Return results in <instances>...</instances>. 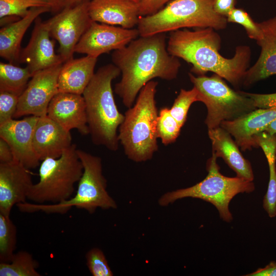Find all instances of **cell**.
Returning <instances> with one entry per match:
<instances>
[{
  "instance_id": "ab89813d",
  "label": "cell",
  "mask_w": 276,
  "mask_h": 276,
  "mask_svg": "<svg viewBox=\"0 0 276 276\" xmlns=\"http://www.w3.org/2000/svg\"><path fill=\"white\" fill-rule=\"evenodd\" d=\"M264 131L270 135L276 134V119L265 127L261 132Z\"/></svg>"
},
{
  "instance_id": "5b68a950",
  "label": "cell",
  "mask_w": 276,
  "mask_h": 276,
  "mask_svg": "<svg viewBox=\"0 0 276 276\" xmlns=\"http://www.w3.org/2000/svg\"><path fill=\"white\" fill-rule=\"evenodd\" d=\"M214 1L172 0L155 14L140 16L137 26L140 36H151L188 28L223 30L227 27L226 17L215 11Z\"/></svg>"
},
{
  "instance_id": "44dd1931",
  "label": "cell",
  "mask_w": 276,
  "mask_h": 276,
  "mask_svg": "<svg viewBox=\"0 0 276 276\" xmlns=\"http://www.w3.org/2000/svg\"><path fill=\"white\" fill-rule=\"evenodd\" d=\"M208 135L211 141L212 152L215 156L221 157L236 173V176L253 181L254 175L251 164L243 157L231 134L219 126L208 129Z\"/></svg>"
},
{
  "instance_id": "4dcf8cb0",
  "label": "cell",
  "mask_w": 276,
  "mask_h": 276,
  "mask_svg": "<svg viewBox=\"0 0 276 276\" xmlns=\"http://www.w3.org/2000/svg\"><path fill=\"white\" fill-rule=\"evenodd\" d=\"M226 19L227 22L242 26L250 39L257 41L262 37V32L258 22H255L244 10L235 7L227 15Z\"/></svg>"
},
{
  "instance_id": "60d3db41",
  "label": "cell",
  "mask_w": 276,
  "mask_h": 276,
  "mask_svg": "<svg viewBox=\"0 0 276 276\" xmlns=\"http://www.w3.org/2000/svg\"><path fill=\"white\" fill-rule=\"evenodd\" d=\"M131 1L134 2L136 3H138V4H139V3H140V0H131Z\"/></svg>"
},
{
  "instance_id": "8992f818",
  "label": "cell",
  "mask_w": 276,
  "mask_h": 276,
  "mask_svg": "<svg viewBox=\"0 0 276 276\" xmlns=\"http://www.w3.org/2000/svg\"><path fill=\"white\" fill-rule=\"evenodd\" d=\"M77 153L82 163L83 171L74 197L61 203L52 204L26 201L16 204L18 209L25 213L41 211L48 214H63L73 207L85 210L90 214L98 208L116 209V201L106 190L107 181L103 174L101 158L80 149H77Z\"/></svg>"
},
{
  "instance_id": "d590c367",
  "label": "cell",
  "mask_w": 276,
  "mask_h": 276,
  "mask_svg": "<svg viewBox=\"0 0 276 276\" xmlns=\"http://www.w3.org/2000/svg\"><path fill=\"white\" fill-rule=\"evenodd\" d=\"M237 0H215L214 9L222 16L226 17L229 13L235 8Z\"/></svg>"
},
{
  "instance_id": "cb8c5ba5",
  "label": "cell",
  "mask_w": 276,
  "mask_h": 276,
  "mask_svg": "<svg viewBox=\"0 0 276 276\" xmlns=\"http://www.w3.org/2000/svg\"><path fill=\"white\" fill-rule=\"evenodd\" d=\"M32 75L29 69L11 63H0V91L20 96Z\"/></svg>"
},
{
  "instance_id": "83f0119b",
  "label": "cell",
  "mask_w": 276,
  "mask_h": 276,
  "mask_svg": "<svg viewBox=\"0 0 276 276\" xmlns=\"http://www.w3.org/2000/svg\"><path fill=\"white\" fill-rule=\"evenodd\" d=\"M181 127L170 113V108H161L158 112L156 133L157 138L165 145L175 142L178 137Z\"/></svg>"
},
{
  "instance_id": "d6986e66",
  "label": "cell",
  "mask_w": 276,
  "mask_h": 276,
  "mask_svg": "<svg viewBox=\"0 0 276 276\" xmlns=\"http://www.w3.org/2000/svg\"><path fill=\"white\" fill-rule=\"evenodd\" d=\"M258 24L263 34L262 37L256 41L261 53L245 73L243 83L245 86L276 74V16Z\"/></svg>"
},
{
  "instance_id": "b9f144b4",
  "label": "cell",
  "mask_w": 276,
  "mask_h": 276,
  "mask_svg": "<svg viewBox=\"0 0 276 276\" xmlns=\"http://www.w3.org/2000/svg\"><path fill=\"white\" fill-rule=\"evenodd\" d=\"M275 136H276V134H275Z\"/></svg>"
},
{
  "instance_id": "2e32d148",
  "label": "cell",
  "mask_w": 276,
  "mask_h": 276,
  "mask_svg": "<svg viewBox=\"0 0 276 276\" xmlns=\"http://www.w3.org/2000/svg\"><path fill=\"white\" fill-rule=\"evenodd\" d=\"M47 116L68 131L76 129L82 135L89 134L82 95L58 92L50 102Z\"/></svg>"
},
{
  "instance_id": "ba28073f",
  "label": "cell",
  "mask_w": 276,
  "mask_h": 276,
  "mask_svg": "<svg viewBox=\"0 0 276 276\" xmlns=\"http://www.w3.org/2000/svg\"><path fill=\"white\" fill-rule=\"evenodd\" d=\"M83 171L75 144L58 158L47 157L39 165V179L31 187L27 199L37 204L61 203L72 197L75 184Z\"/></svg>"
},
{
  "instance_id": "5bb4252c",
  "label": "cell",
  "mask_w": 276,
  "mask_h": 276,
  "mask_svg": "<svg viewBox=\"0 0 276 276\" xmlns=\"http://www.w3.org/2000/svg\"><path fill=\"white\" fill-rule=\"evenodd\" d=\"M39 117L29 116L21 120L12 119L0 125V137L7 142L15 160L27 169L40 165L33 145L34 129Z\"/></svg>"
},
{
  "instance_id": "ac0fdd59",
  "label": "cell",
  "mask_w": 276,
  "mask_h": 276,
  "mask_svg": "<svg viewBox=\"0 0 276 276\" xmlns=\"http://www.w3.org/2000/svg\"><path fill=\"white\" fill-rule=\"evenodd\" d=\"M276 119V107L257 108L233 121L221 123L220 126L234 137L242 151L258 147L255 135Z\"/></svg>"
},
{
  "instance_id": "277c9868",
  "label": "cell",
  "mask_w": 276,
  "mask_h": 276,
  "mask_svg": "<svg viewBox=\"0 0 276 276\" xmlns=\"http://www.w3.org/2000/svg\"><path fill=\"white\" fill-rule=\"evenodd\" d=\"M158 82L151 80L140 90L134 104L127 110L118 129V139L129 159L141 163L157 151L158 111L155 100Z\"/></svg>"
},
{
  "instance_id": "d6a6232c",
  "label": "cell",
  "mask_w": 276,
  "mask_h": 276,
  "mask_svg": "<svg viewBox=\"0 0 276 276\" xmlns=\"http://www.w3.org/2000/svg\"><path fill=\"white\" fill-rule=\"evenodd\" d=\"M18 99L14 94L0 91V125L14 118Z\"/></svg>"
},
{
  "instance_id": "52a82bcc",
  "label": "cell",
  "mask_w": 276,
  "mask_h": 276,
  "mask_svg": "<svg viewBox=\"0 0 276 276\" xmlns=\"http://www.w3.org/2000/svg\"><path fill=\"white\" fill-rule=\"evenodd\" d=\"M217 158L212 152V157L207 161L208 175L204 179L192 187L165 193L159 198V204L167 206L178 199L198 198L214 205L223 221L231 222L233 218L229 209L231 201L239 193L252 192L255 185L253 181L237 176L230 177L222 175Z\"/></svg>"
},
{
  "instance_id": "9c48e42d",
  "label": "cell",
  "mask_w": 276,
  "mask_h": 276,
  "mask_svg": "<svg viewBox=\"0 0 276 276\" xmlns=\"http://www.w3.org/2000/svg\"><path fill=\"white\" fill-rule=\"evenodd\" d=\"M189 77L198 90V101L205 104L207 115L204 121L208 129L220 126L226 121L237 119L257 109L254 100L243 91L234 90L223 79L214 74L210 77Z\"/></svg>"
},
{
  "instance_id": "484cf974",
  "label": "cell",
  "mask_w": 276,
  "mask_h": 276,
  "mask_svg": "<svg viewBox=\"0 0 276 276\" xmlns=\"http://www.w3.org/2000/svg\"><path fill=\"white\" fill-rule=\"evenodd\" d=\"M48 7L57 11L56 0H0V18H22L33 8Z\"/></svg>"
},
{
  "instance_id": "9a60e30c",
  "label": "cell",
  "mask_w": 276,
  "mask_h": 276,
  "mask_svg": "<svg viewBox=\"0 0 276 276\" xmlns=\"http://www.w3.org/2000/svg\"><path fill=\"white\" fill-rule=\"evenodd\" d=\"M33 184L28 169L20 163H0V214L10 217L14 205L27 201Z\"/></svg>"
},
{
  "instance_id": "e0dca14e",
  "label": "cell",
  "mask_w": 276,
  "mask_h": 276,
  "mask_svg": "<svg viewBox=\"0 0 276 276\" xmlns=\"http://www.w3.org/2000/svg\"><path fill=\"white\" fill-rule=\"evenodd\" d=\"M70 131L47 116L39 117L33 137L35 153L42 161L47 157L58 158L72 145Z\"/></svg>"
},
{
  "instance_id": "6da1fadb",
  "label": "cell",
  "mask_w": 276,
  "mask_h": 276,
  "mask_svg": "<svg viewBox=\"0 0 276 276\" xmlns=\"http://www.w3.org/2000/svg\"><path fill=\"white\" fill-rule=\"evenodd\" d=\"M111 59L122 75L114 92L127 108L134 104L148 82L155 78L172 80L177 77L181 66L178 58L167 51L165 33L140 36L113 51Z\"/></svg>"
},
{
  "instance_id": "7a4b0ae2",
  "label": "cell",
  "mask_w": 276,
  "mask_h": 276,
  "mask_svg": "<svg viewBox=\"0 0 276 276\" xmlns=\"http://www.w3.org/2000/svg\"><path fill=\"white\" fill-rule=\"evenodd\" d=\"M215 31L206 28L170 32L167 51L171 55L191 64V73L201 76L213 72L239 88L243 85L249 67L250 48L238 45L233 57L226 58L219 53L221 39Z\"/></svg>"
},
{
  "instance_id": "4fadbf2b",
  "label": "cell",
  "mask_w": 276,
  "mask_h": 276,
  "mask_svg": "<svg viewBox=\"0 0 276 276\" xmlns=\"http://www.w3.org/2000/svg\"><path fill=\"white\" fill-rule=\"evenodd\" d=\"M50 36L47 20L37 17L29 42L21 50L19 58V63H26L32 76L38 71L64 63L61 56L55 53L54 42Z\"/></svg>"
},
{
  "instance_id": "7402d4cb",
  "label": "cell",
  "mask_w": 276,
  "mask_h": 276,
  "mask_svg": "<svg viewBox=\"0 0 276 276\" xmlns=\"http://www.w3.org/2000/svg\"><path fill=\"white\" fill-rule=\"evenodd\" d=\"M52 11L48 7L33 8L24 17L0 29V56L9 62L19 63L22 39L31 24L44 13Z\"/></svg>"
},
{
  "instance_id": "74e56055",
  "label": "cell",
  "mask_w": 276,
  "mask_h": 276,
  "mask_svg": "<svg viewBox=\"0 0 276 276\" xmlns=\"http://www.w3.org/2000/svg\"><path fill=\"white\" fill-rule=\"evenodd\" d=\"M246 276H276V262L271 261L263 268H260Z\"/></svg>"
},
{
  "instance_id": "7c38bea8",
  "label": "cell",
  "mask_w": 276,
  "mask_h": 276,
  "mask_svg": "<svg viewBox=\"0 0 276 276\" xmlns=\"http://www.w3.org/2000/svg\"><path fill=\"white\" fill-rule=\"evenodd\" d=\"M140 36L137 28L121 27L93 21L75 48V53L98 58L126 46Z\"/></svg>"
},
{
  "instance_id": "603a6c76",
  "label": "cell",
  "mask_w": 276,
  "mask_h": 276,
  "mask_svg": "<svg viewBox=\"0 0 276 276\" xmlns=\"http://www.w3.org/2000/svg\"><path fill=\"white\" fill-rule=\"evenodd\" d=\"M97 58L86 55L64 62L58 79V92L82 95L95 73Z\"/></svg>"
},
{
  "instance_id": "8fae6325",
  "label": "cell",
  "mask_w": 276,
  "mask_h": 276,
  "mask_svg": "<svg viewBox=\"0 0 276 276\" xmlns=\"http://www.w3.org/2000/svg\"><path fill=\"white\" fill-rule=\"evenodd\" d=\"M62 64L38 71L32 76L19 97L14 118L25 116H47L50 102L58 93V79Z\"/></svg>"
},
{
  "instance_id": "1f68e13d",
  "label": "cell",
  "mask_w": 276,
  "mask_h": 276,
  "mask_svg": "<svg viewBox=\"0 0 276 276\" xmlns=\"http://www.w3.org/2000/svg\"><path fill=\"white\" fill-rule=\"evenodd\" d=\"M85 258L87 268L92 275H113L104 254L100 248L90 249L86 254Z\"/></svg>"
},
{
  "instance_id": "f546056e",
  "label": "cell",
  "mask_w": 276,
  "mask_h": 276,
  "mask_svg": "<svg viewBox=\"0 0 276 276\" xmlns=\"http://www.w3.org/2000/svg\"><path fill=\"white\" fill-rule=\"evenodd\" d=\"M198 101V90L193 86L190 90L181 89L170 108V113L182 127L187 119L188 111L191 105Z\"/></svg>"
},
{
  "instance_id": "d4e9b609",
  "label": "cell",
  "mask_w": 276,
  "mask_h": 276,
  "mask_svg": "<svg viewBox=\"0 0 276 276\" xmlns=\"http://www.w3.org/2000/svg\"><path fill=\"white\" fill-rule=\"evenodd\" d=\"M38 262L31 254L20 250L9 263H0V276H40L37 271Z\"/></svg>"
},
{
  "instance_id": "8d00e7d4",
  "label": "cell",
  "mask_w": 276,
  "mask_h": 276,
  "mask_svg": "<svg viewBox=\"0 0 276 276\" xmlns=\"http://www.w3.org/2000/svg\"><path fill=\"white\" fill-rule=\"evenodd\" d=\"M14 160L11 149L3 139L0 137V163H6Z\"/></svg>"
},
{
  "instance_id": "3957f363",
  "label": "cell",
  "mask_w": 276,
  "mask_h": 276,
  "mask_svg": "<svg viewBox=\"0 0 276 276\" xmlns=\"http://www.w3.org/2000/svg\"><path fill=\"white\" fill-rule=\"evenodd\" d=\"M120 74L113 64L100 67L82 94L92 142L112 151L118 150V130L124 119L116 104L111 86L112 80Z\"/></svg>"
},
{
  "instance_id": "4316f807",
  "label": "cell",
  "mask_w": 276,
  "mask_h": 276,
  "mask_svg": "<svg viewBox=\"0 0 276 276\" xmlns=\"http://www.w3.org/2000/svg\"><path fill=\"white\" fill-rule=\"evenodd\" d=\"M17 229L10 217L0 214V263H9L16 247Z\"/></svg>"
},
{
  "instance_id": "ffe728a7",
  "label": "cell",
  "mask_w": 276,
  "mask_h": 276,
  "mask_svg": "<svg viewBox=\"0 0 276 276\" xmlns=\"http://www.w3.org/2000/svg\"><path fill=\"white\" fill-rule=\"evenodd\" d=\"M89 14L94 21L125 29L137 26L139 5L131 0H90Z\"/></svg>"
},
{
  "instance_id": "f1b7e54d",
  "label": "cell",
  "mask_w": 276,
  "mask_h": 276,
  "mask_svg": "<svg viewBox=\"0 0 276 276\" xmlns=\"http://www.w3.org/2000/svg\"><path fill=\"white\" fill-rule=\"evenodd\" d=\"M264 154L269 166V179L263 206L268 216L273 218L276 216V151L273 148H269Z\"/></svg>"
},
{
  "instance_id": "f35d334b",
  "label": "cell",
  "mask_w": 276,
  "mask_h": 276,
  "mask_svg": "<svg viewBox=\"0 0 276 276\" xmlns=\"http://www.w3.org/2000/svg\"><path fill=\"white\" fill-rule=\"evenodd\" d=\"M57 3V10L60 11L64 8L72 6L84 0H56Z\"/></svg>"
},
{
  "instance_id": "e575fe53",
  "label": "cell",
  "mask_w": 276,
  "mask_h": 276,
  "mask_svg": "<svg viewBox=\"0 0 276 276\" xmlns=\"http://www.w3.org/2000/svg\"><path fill=\"white\" fill-rule=\"evenodd\" d=\"M247 96L251 98L257 108H269L276 107V93L259 94L243 91Z\"/></svg>"
},
{
  "instance_id": "30bf717a",
  "label": "cell",
  "mask_w": 276,
  "mask_h": 276,
  "mask_svg": "<svg viewBox=\"0 0 276 276\" xmlns=\"http://www.w3.org/2000/svg\"><path fill=\"white\" fill-rule=\"evenodd\" d=\"M90 1L64 8L47 20L51 36L59 43L58 54L64 62L73 58L76 44L93 21L88 11Z\"/></svg>"
},
{
  "instance_id": "836d02e7",
  "label": "cell",
  "mask_w": 276,
  "mask_h": 276,
  "mask_svg": "<svg viewBox=\"0 0 276 276\" xmlns=\"http://www.w3.org/2000/svg\"><path fill=\"white\" fill-rule=\"evenodd\" d=\"M172 0H140V15L146 16L155 14Z\"/></svg>"
}]
</instances>
